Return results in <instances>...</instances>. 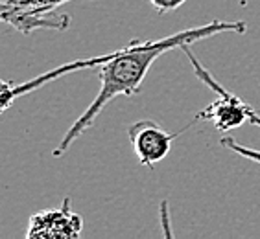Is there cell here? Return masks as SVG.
<instances>
[{"label": "cell", "instance_id": "6", "mask_svg": "<svg viewBox=\"0 0 260 239\" xmlns=\"http://www.w3.org/2000/svg\"><path fill=\"white\" fill-rule=\"evenodd\" d=\"M150 2L153 4V8L159 11L160 15H162V13H168V11H174L177 8H181L186 0H150Z\"/></svg>", "mask_w": 260, "mask_h": 239}, {"label": "cell", "instance_id": "5", "mask_svg": "<svg viewBox=\"0 0 260 239\" xmlns=\"http://www.w3.org/2000/svg\"><path fill=\"white\" fill-rule=\"evenodd\" d=\"M221 145L227 147L229 151H233V153L240 154V156H244V158L251 160V162L260 164V151L251 149V147H245V145H242L240 142H236V140L231 138V136H223V138H221Z\"/></svg>", "mask_w": 260, "mask_h": 239}, {"label": "cell", "instance_id": "3", "mask_svg": "<svg viewBox=\"0 0 260 239\" xmlns=\"http://www.w3.org/2000/svg\"><path fill=\"white\" fill-rule=\"evenodd\" d=\"M127 136H129V142L140 164L153 168L168 156L174 138L177 135H172L166 129H162L157 122L140 120L127 127Z\"/></svg>", "mask_w": 260, "mask_h": 239}, {"label": "cell", "instance_id": "2", "mask_svg": "<svg viewBox=\"0 0 260 239\" xmlns=\"http://www.w3.org/2000/svg\"><path fill=\"white\" fill-rule=\"evenodd\" d=\"M188 46L190 45L183 46L181 50L185 52V55L188 57L196 75H198L210 90L216 92V100L210 101L203 110H200L198 116L194 118V122H198V120H209V122L214 124L216 129L221 131V133H229V131L242 127L245 122H249V114H247L249 105L245 103V101H242L236 94H233L231 90H227L223 85H220V83L216 81L214 75L210 74L200 61L196 59V55L192 54Z\"/></svg>", "mask_w": 260, "mask_h": 239}, {"label": "cell", "instance_id": "7", "mask_svg": "<svg viewBox=\"0 0 260 239\" xmlns=\"http://www.w3.org/2000/svg\"><path fill=\"white\" fill-rule=\"evenodd\" d=\"M247 114H249V124H253L255 127H260V112H258V110H255L249 105V109H247Z\"/></svg>", "mask_w": 260, "mask_h": 239}, {"label": "cell", "instance_id": "1", "mask_svg": "<svg viewBox=\"0 0 260 239\" xmlns=\"http://www.w3.org/2000/svg\"><path fill=\"white\" fill-rule=\"evenodd\" d=\"M247 24L244 20H210L203 26H196L188 30L177 31L168 37L148 43H133V45L120 48L116 52L104 55V61L98 65V77H100V92L96 94L94 101L87 107V110L76 120L72 127L61 138L59 145L55 147L54 154L61 156L69 151V147L80 138L90 125L94 124L102 110L113 101L116 96H133L139 92L144 77L150 72L153 61L162 54L183 48L186 45L198 43L201 39H209L218 33H245Z\"/></svg>", "mask_w": 260, "mask_h": 239}, {"label": "cell", "instance_id": "4", "mask_svg": "<svg viewBox=\"0 0 260 239\" xmlns=\"http://www.w3.org/2000/svg\"><path fill=\"white\" fill-rule=\"evenodd\" d=\"M83 230V219L70 208V199L67 197L59 208H50L37 212L30 217L26 237H80Z\"/></svg>", "mask_w": 260, "mask_h": 239}]
</instances>
